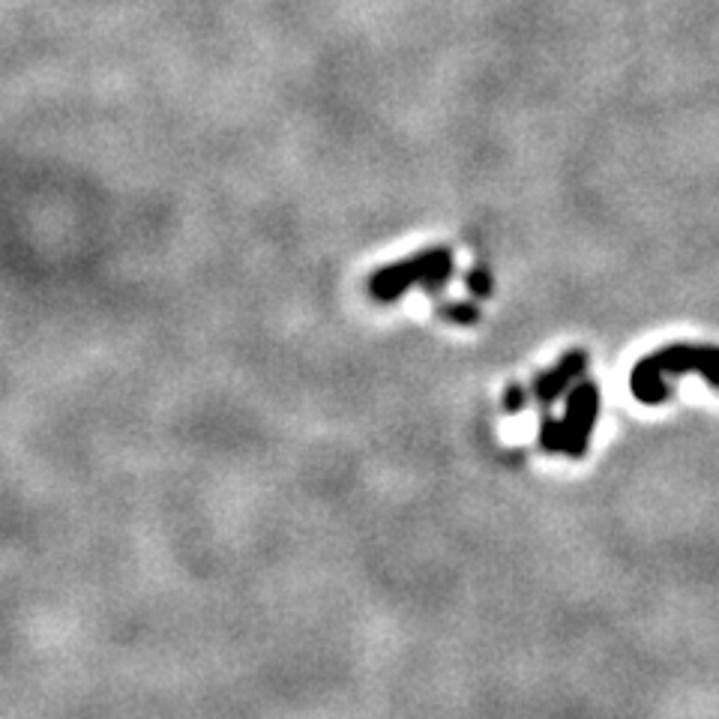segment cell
<instances>
[{"instance_id": "obj_1", "label": "cell", "mask_w": 719, "mask_h": 719, "mask_svg": "<svg viewBox=\"0 0 719 719\" xmlns=\"http://www.w3.org/2000/svg\"><path fill=\"white\" fill-rule=\"evenodd\" d=\"M681 372H702L714 387H719V348L711 345H669L657 354H648L636 363L630 375V390L645 405H660L672 393L666 387V375Z\"/></svg>"}, {"instance_id": "obj_2", "label": "cell", "mask_w": 719, "mask_h": 719, "mask_svg": "<svg viewBox=\"0 0 719 719\" xmlns=\"http://www.w3.org/2000/svg\"><path fill=\"white\" fill-rule=\"evenodd\" d=\"M453 249L450 246H432L417 255H408L396 264H387L369 276V294L378 303H393L414 285H423L426 294H441L447 282L453 279Z\"/></svg>"}, {"instance_id": "obj_3", "label": "cell", "mask_w": 719, "mask_h": 719, "mask_svg": "<svg viewBox=\"0 0 719 719\" xmlns=\"http://www.w3.org/2000/svg\"><path fill=\"white\" fill-rule=\"evenodd\" d=\"M597 414H600V387L594 381H579L567 399V411L561 417V426H564V453L570 459H582L585 450H588V441H591V432H594V423H597Z\"/></svg>"}, {"instance_id": "obj_4", "label": "cell", "mask_w": 719, "mask_h": 719, "mask_svg": "<svg viewBox=\"0 0 719 719\" xmlns=\"http://www.w3.org/2000/svg\"><path fill=\"white\" fill-rule=\"evenodd\" d=\"M585 369H588V351H582V348L567 351L555 366H549L546 372L537 375V381H534V399H537L543 408L552 405L570 384H576V381L585 375Z\"/></svg>"}, {"instance_id": "obj_5", "label": "cell", "mask_w": 719, "mask_h": 719, "mask_svg": "<svg viewBox=\"0 0 719 719\" xmlns=\"http://www.w3.org/2000/svg\"><path fill=\"white\" fill-rule=\"evenodd\" d=\"M438 318L450 324H477L480 321V306L477 303H438Z\"/></svg>"}, {"instance_id": "obj_6", "label": "cell", "mask_w": 719, "mask_h": 719, "mask_svg": "<svg viewBox=\"0 0 719 719\" xmlns=\"http://www.w3.org/2000/svg\"><path fill=\"white\" fill-rule=\"evenodd\" d=\"M540 447L546 453H564V426L561 420H555L552 414H543L540 423Z\"/></svg>"}, {"instance_id": "obj_7", "label": "cell", "mask_w": 719, "mask_h": 719, "mask_svg": "<svg viewBox=\"0 0 719 719\" xmlns=\"http://www.w3.org/2000/svg\"><path fill=\"white\" fill-rule=\"evenodd\" d=\"M465 285H468V291H471L474 297L486 300V297L492 294V273H489V267H486V264H474V267L465 273Z\"/></svg>"}, {"instance_id": "obj_8", "label": "cell", "mask_w": 719, "mask_h": 719, "mask_svg": "<svg viewBox=\"0 0 719 719\" xmlns=\"http://www.w3.org/2000/svg\"><path fill=\"white\" fill-rule=\"evenodd\" d=\"M531 396H534V390L528 393V387H522L519 381L507 384V390H504V396H501L504 414H519L522 408H528V399H531Z\"/></svg>"}]
</instances>
